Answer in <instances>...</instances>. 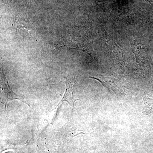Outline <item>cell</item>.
<instances>
[{"mask_svg": "<svg viewBox=\"0 0 153 153\" xmlns=\"http://www.w3.org/2000/svg\"><path fill=\"white\" fill-rule=\"evenodd\" d=\"M1 100L5 105L6 110H7V105L10 101L18 100L25 102L23 99L19 97V96L16 94L12 90L9 85L8 82L4 74L1 70Z\"/></svg>", "mask_w": 153, "mask_h": 153, "instance_id": "6da1fadb", "label": "cell"}, {"mask_svg": "<svg viewBox=\"0 0 153 153\" xmlns=\"http://www.w3.org/2000/svg\"><path fill=\"white\" fill-rule=\"evenodd\" d=\"M64 81L66 83V91L64 96L60 102L64 101H66L72 107V108H74L75 102L76 100H79V99H76L73 97L74 82L71 81L68 77H65Z\"/></svg>", "mask_w": 153, "mask_h": 153, "instance_id": "7a4b0ae2", "label": "cell"}, {"mask_svg": "<svg viewBox=\"0 0 153 153\" xmlns=\"http://www.w3.org/2000/svg\"><path fill=\"white\" fill-rule=\"evenodd\" d=\"M145 1H146L148 3L153 6V0H145Z\"/></svg>", "mask_w": 153, "mask_h": 153, "instance_id": "3957f363", "label": "cell"}]
</instances>
